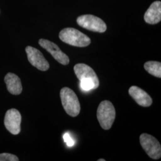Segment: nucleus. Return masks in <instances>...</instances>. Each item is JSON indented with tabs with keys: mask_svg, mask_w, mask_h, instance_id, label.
I'll use <instances>...</instances> for the list:
<instances>
[{
	"mask_svg": "<svg viewBox=\"0 0 161 161\" xmlns=\"http://www.w3.org/2000/svg\"><path fill=\"white\" fill-rule=\"evenodd\" d=\"M129 94L137 102V103L143 107H149L152 104V99L149 95L137 86H131L129 89Z\"/></svg>",
	"mask_w": 161,
	"mask_h": 161,
	"instance_id": "nucleus-10",
	"label": "nucleus"
},
{
	"mask_svg": "<svg viewBox=\"0 0 161 161\" xmlns=\"http://www.w3.org/2000/svg\"><path fill=\"white\" fill-rule=\"evenodd\" d=\"M21 114L16 109L7 111L4 118V125L7 130L13 135H17L20 132Z\"/></svg>",
	"mask_w": 161,
	"mask_h": 161,
	"instance_id": "nucleus-7",
	"label": "nucleus"
},
{
	"mask_svg": "<svg viewBox=\"0 0 161 161\" xmlns=\"http://www.w3.org/2000/svg\"><path fill=\"white\" fill-rule=\"evenodd\" d=\"M115 116V108L110 102L104 100L100 103L97 111V117L100 126L104 130H108L112 127Z\"/></svg>",
	"mask_w": 161,
	"mask_h": 161,
	"instance_id": "nucleus-3",
	"label": "nucleus"
},
{
	"mask_svg": "<svg viewBox=\"0 0 161 161\" xmlns=\"http://www.w3.org/2000/svg\"><path fill=\"white\" fill-rule=\"evenodd\" d=\"M80 81V87L84 91L88 92L92 89H96L94 84L92 81L86 80H81Z\"/></svg>",
	"mask_w": 161,
	"mask_h": 161,
	"instance_id": "nucleus-14",
	"label": "nucleus"
},
{
	"mask_svg": "<svg viewBox=\"0 0 161 161\" xmlns=\"http://www.w3.org/2000/svg\"><path fill=\"white\" fill-rule=\"evenodd\" d=\"M59 38L69 45L78 47H85L91 43V40L87 35L72 28L62 29L60 32Z\"/></svg>",
	"mask_w": 161,
	"mask_h": 161,
	"instance_id": "nucleus-1",
	"label": "nucleus"
},
{
	"mask_svg": "<svg viewBox=\"0 0 161 161\" xmlns=\"http://www.w3.org/2000/svg\"><path fill=\"white\" fill-rule=\"evenodd\" d=\"M4 81L8 92L13 95H19L22 92V86L20 79L17 75L8 73L4 78Z\"/></svg>",
	"mask_w": 161,
	"mask_h": 161,
	"instance_id": "nucleus-12",
	"label": "nucleus"
},
{
	"mask_svg": "<svg viewBox=\"0 0 161 161\" xmlns=\"http://www.w3.org/2000/svg\"><path fill=\"white\" fill-rule=\"evenodd\" d=\"M64 142L66 143L68 146L71 147L74 145V142L73 139L70 137L69 133H66L64 134Z\"/></svg>",
	"mask_w": 161,
	"mask_h": 161,
	"instance_id": "nucleus-16",
	"label": "nucleus"
},
{
	"mask_svg": "<svg viewBox=\"0 0 161 161\" xmlns=\"http://www.w3.org/2000/svg\"><path fill=\"white\" fill-rule=\"evenodd\" d=\"M106 160L105 159H98V161H105Z\"/></svg>",
	"mask_w": 161,
	"mask_h": 161,
	"instance_id": "nucleus-17",
	"label": "nucleus"
},
{
	"mask_svg": "<svg viewBox=\"0 0 161 161\" xmlns=\"http://www.w3.org/2000/svg\"><path fill=\"white\" fill-rule=\"evenodd\" d=\"M39 44L43 48L46 49L47 52L50 53L55 60L58 63L64 65H67L69 64L68 56L62 52L60 48L54 42L50 41L40 39L39 40Z\"/></svg>",
	"mask_w": 161,
	"mask_h": 161,
	"instance_id": "nucleus-8",
	"label": "nucleus"
},
{
	"mask_svg": "<svg viewBox=\"0 0 161 161\" xmlns=\"http://www.w3.org/2000/svg\"><path fill=\"white\" fill-rule=\"evenodd\" d=\"M26 52L30 64L41 71H46L50 65L42 53L38 49L31 46L26 47Z\"/></svg>",
	"mask_w": 161,
	"mask_h": 161,
	"instance_id": "nucleus-6",
	"label": "nucleus"
},
{
	"mask_svg": "<svg viewBox=\"0 0 161 161\" xmlns=\"http://www.w3.org/2000/svg\"><path fill=\"white\" fill-rule=\"evenodd\" d=\"M140 142L143 149L152 159H159L161 158V144L155 137L143 133L140 137Z\"/></svg>",
	"mask_w": 161,
	"mask_h": 161,
	"instance_id": "nucleus-4",
	"label": "nucleus"
},
{
	"mask_svg": "<svg viewBox=\"0 0 161 161\" xmlns=\"http://www.w3.org/2000/svg\"><path fill=\"white\" fill-rule=\"evenodd\" d=\"M75 75L79 80H86L92 81L95 88L99 86V80L94 70L88 65L84 64H78L74 66Z\"/></svg>",
	"mask_w": 161,
	"mask_h": 161,
	"instance_id": "nucleus-9",
	"label": "nucleus"
},
{
	"mask_svg": "<svg viewBox=\"0 0 161 161\" xmlns=\"http://www.w3.org/2000/svg\"><path fill=\"white\" fill-rule=\"evenodd\" d=\"M60 95L66 112L72 117L79 115L80 110V103L75 92L68 87H64L60 90Z\"/></svg>",
	"mask_w": 161,
	"mask_h": 161,
	"instance_id": "nucleus-2",
	"label": "nucleus"
},
{
	"mask_svg": "<svg viewBox=\"0 0 161 161\" xmlns=\"http://www.w3.org/2000/svg\"><path fill=\"white\" fill-rule=\"evenodd\" d=\"M145 22L150 25H155L161 20V2L157 1L153 3L144 16Z\"/></svg>",
	"mask_w": 161,
	"mask_h": 161,
	"instance_id": "nucleus-11",
	"label": "nucleus"
},
{
	"mask_svg": "<svg viewBox=\"0 0 161 161\" xmlns=\"http://www.w3.org/2000/svg\"><path fill=\"white\" fill-rule=\"evenodd\" d=\"M19 158L13 154L3 153L0 154V161H18Z\"/></svg>",
	"mask_w": 161,
	"mask_h": 161,
	"instance_id": "nucleus-15",
	"label": "nucleus"
},
{
	"mask_svg": "<svg viewBox=\"0 0 161 161\" xmlns=\"http://www.w3.org/2000/svg\"><path fill=\"white\" fill-rule=\"evenodd\" d=\"M76 22L82 28L93 32L103 33L107 29V26L103 20L91 14L80 16L77 18Z\"/></svg>",
	"mask_w": 161,
	"mask_h": 161,
	"instance_id": "nucleus-5",
	"label": "nucleus"
},
{
	"mask_svg": "<svg viewBox=\"0 0 161 161\" xmlns=\"http://www.w3.org/2000/svg\"><path fill=\"white\" fill-rule=\"evenodd\" d=\"M144 68L145 70L150 74L153 75L157 78H161V62L156 61H149L144 64Z\"/></svg>",
	"mask_w": 161,
	"mask_h": 161,
	"instance_id": "nucleus-13",
	"label": "nucleus"
}]
</instances>
